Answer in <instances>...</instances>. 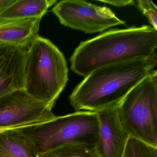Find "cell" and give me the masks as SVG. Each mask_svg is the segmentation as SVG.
<instances>
[{
  "instance_id": "cell-13",
  "label": "cell",
  "mask_w": 157,
  "mask_h": 157,
  "mask_svg": "<svg viewBox=\"0 0 157 157\" xmlns=\"http://www.w3.org/2000/svg\"><path fill=\"white\" fill-rule=\"evenodd\" d=\"M38 156L39 157H100L96 149L82 145H68Z\"/></svg>"
},
{
  "instance_id": "cell-6",
  "label": "cell",
  "mask_w": 157,
  "mask_h": 157,
  "mask_svg": "<svg viewBox=\"0 0 157 157\" xmlns=\"http://www.w3.org/2000/svg\"><path fill=\"white\" fill-rule=\"evenodd\" d=\"M52 12L62 25L87 34L102 33L125 24L109 8L85 1H61L55 4Z\"/></svg>"
},
{
  "instance_id": "cell-5",
  "label": "cell",
  "mask_w": 157,
  "mask_h": 157,
  "mask_svg": "<svg viewBox=\"0 0 157 157\" xmlns=\"http://www.w3.org/2000/svg\"><path fill=\"white\" fill-rule=\"evenodd\" d=\"M120 124L129 136L157 147V71L135 86L117 105Z\"/></svg>"
},
{
  "instance_id": "cell-16",
  "label": "cell",
  "mask_w": 157,
  "mask_h": 157,
  "mask_svg": "<svg viewBox=\"0 0 157 157\" xmlns=\"http://www.w3.org/2000/svg\"><path fill=\"white\" fill-rule=\"evenodd\" d=\"M56 117L57 116H56L53 113H51L46 115L38 119H36V120L31 121L28 123H25L22 124L12 126L0 127V134H2L4 132H7V131H11V130H21V129L29 128L31 127L39 125L49 122V121L55 119Z\"/></svg>"
},
{
  "instance_id": "cell-8",
  "label": "cell",
  "mask_w": 157,
  "mask_h": 157,
  "mask_svg": "<svg viewBox=\"0 0 157 157\" xmlns=\"http://www.w3.org/2000/svg\"><path fill=\"white\" fill-rule=\"evenodd\" d=\"M30 44L0 46V98L24 90L25 60Z\"/></svg>"
},
{
  "instance_id": "cell-12",
  "label": "cell",
  "mask_w": 157,
  "mask_h": 157,
  "mask_svg": "<svg viewBox=\"0 0 157 157\" xmlns=\"http://www.w3.org/2000/svg\"><path fill=\"white\" fill-rule=\"evenodd\" d=\"M56 0H16L0 13V21H17L42 18Z\"/></svg>"
},
{
  "instance_id": "cell-17",
  "label": "cell",
  "mask_w": 157,
  "mask_h": 157,
  "mask_svg": "<svg viewBox=\"0 0 157 157\" xmlns=\"http://www.w3.org/2000/svg\"><path fill=\"white\" fill-rule=\"evenodd\" d=\"M99 2H103L116 7H123L124 6L135 4V1L133 0H123V1H97Z\"/></svg>"
},
{
  "instance_id": "cell-15",
  "label": "cell",
  "mask_w": 157,
  "mask_h": 157,
  "mask_svg": "<svg viewBox=\"0 0 157 157\" xmlns=\"http://www.w3.org/2000/svg\"><path fill=\"white\" fill-rule=\"evenodd\" d=\"M135 3L139 10L147 17L151 26L157 30V8L151 1L138 0Z\"/></svg>"
},
{
  "instance_id": "cell-1",
  "label": "cell",
  "mask_w": 157,
  "mask_h": 157,
  "mask_svg": "<svg viewBox=\"0 0 157 157\" xmlns=\"http://www.w3.org/2000/svg\"><path fill=\"white\" fill-rule=\"evenodd\" d=\"M157 48V30L151 26L110 30L81 42L71 57V68L85 78L101 67L151 57Z\"/></svg>"
},
{
  "instance_id": "cell-10",
  "label": "cell",
  "mask_w": 157,
  "mask_h": 157,
  "mask_svg": "<svg viewBox=\"0 0 157 157\" xmlns=\"http://www.w3.org/2000/svg\"><path fill=\"white\" fill-rule=\"evenodd\" d=\"M42 18L17 21H0V46L30 44L38 35Z\"/></svg>"
},
{
  "instance_id": "cell-18",
  "label": "cell",
  "mask_w": 157,
  "mask_h": 157,
  "mask_svg": "<svg viewBox=\"0 0 157 157\" xmlns=\"http://www.w3.org/2000/svg\"><path fill=\"white\" fill-rule=\"evenodd\" d=\"M15 1L16 0H0V13L13 4Z\"/></svg>"
},
{
  "instance_id": "cell-14",
  "label": "cell",
  "mask_w": 157,
  "mask_h": 157,
  "mask_svg": "<svg viewBox=\"0 0 157 157\" xmlns=\"http://www.w3.org/2000/svg\"><path fill=\"white\" fill-rule=\"evenodd\" d=\"M122 157H157V147L129 136Z\"/></svg>"
},
{
  "instance_id": "cell-3",
  "label": "cell",
  "mask_w": 157,
  "mask_h": 157,
  "mask_svg": "<svg viewBox=\"0 0 157 157\" xmlns=\"http://www.w3.org/2000/svg\"><path fill=\"white\" fill-rule=\"evenodd\" d=\"M68 81V68L63 53L50 40L37 36L26 55L25 91L53 108Z\"/></svg>"
},
{
  "instance_id": "cell-7",
  "label": "cell",
  "mask_w": 157,
  "mask_h": 157,
  "mask_svg": "<svg viewBox=\"0 0 157 157\" xmlns=\"http://www.w3.org/2000/svg\"><path fill=\"white\" fill-rule=\"evenodd\" d=\"M52 107L33 98L25 90L0 98V127L18 125L52 113Z\"/></svg>"
},
{
  "instance_id": "cell-2",
  "label": "cell",
  "mask_w": 157,
  "mask_h": 157,
  "mask_svg": "<svg viewBox=\"0 0 157 157\" xmlns=\"http://www.w3.org/2000/svg\"><path fill=\"white\" fill-rule=\"evenodd\" d=\"M157 55L99 68L84 78L69 97L76 111L97 112L117 106L157 67Z\"/></svg>"
},
{
  "instance_id": "cell-4",
  "label": "cell",
  "mask_w": 157,
  "mask_h": 157,
  "mask_svg": "<svg viewBox=\"0 0 157 157\" xmlns=\"http://www.w3.org/2000/svg\"><path fill=\"white\" fill-rule=\"evenodd\" d=\"M21 130L33 140L38 155L68 145L96 149L99 121L97 112L76 111Z\"/></svg>"
},
{
  "instance_id": "cell-9",
  "label": "cell",
  "mask_w": 157,
  "mask_h": 157,
  "mask_svg": "<svg viewBox=\"0 0 157 157\" xmlns=\"http://www.w3.org/2000/svg\"><path fill=\"white\" fill-rule=\"evenodd\" d=\"M116 107L97 112L99 138L96 151L100 157H122L129 137L120 124Z\"/></svg>"
},
{
  "instance_id": "cell-11",
  "label": "cell",
  "mask_w": 157,
  "mask_h": 157,
  "mask_svg": "<svg viewBox=\"0 0 157 157\" xmlns=\"http://www.w3.org/2000/svg\"><path fill=\"white\" fill-rule=\"evenodd\" d=\"M0 157H39L33 140L21 130L0 134Z\"/></svg>"
}]
</instances>
